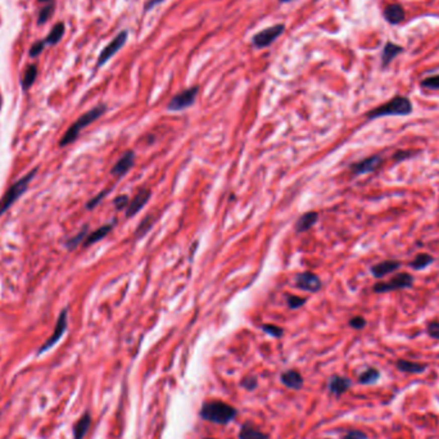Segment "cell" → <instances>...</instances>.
Instances as JSON below:
<instances>
[{
  "mask_svg": "<svg viewBox=\"0 0 439 439\" xmlns=\"http://www.w3.org/2000/svg\"><path fill=\"white\" fill-rule=\"evenodd\" d=\"M349 326L353 327V329H357V330H361L366 326V320L362 316H356V317L349 320Z\"/></svg>",
  "mask_w": 439,
  "mask_h": 439,
  "instance_id": "36",
  "label": "cell"
},
{
  "mask_svg": "<svg viewBox=\"0 0 439 439\" xmlns=\"http://www.w3.org/2000/svg\"><path fill=\"white\" fill-rule=\"evenodd\" d=\"M39 2H41V3H46V2H50V0H39Z\"/></svg>",
  "mask_w": 439,
  "mask_h": 439,
  "instance_id": "44",
  "label": "cell"
},
{
  "mask_svg": "<svg viewBox=\"0 0 439 439\" xmlns=\"http://www.w3.org/2000/svg\"><path fill=\"white\" fill-rule=\"evenodd\" d=\"M86 230L87 229H86V227H85V229H82V231H80V233H78L77 235L69 239L68 243H67V247H68V248H75V247H77V245L81 243V241L85 240V235H86V233H87Z\"/></svg>",
  "mask_w": 439,
  "mask_h": 439,
  "instance_id": "30",
  "label": "cell"
},
{
  "mask_svg": "<svg viewBox=\"0 0 439 439\" xmlns=\"http://www.w3.org/2000/svg\"><path fill=\"white\" fill-rule=\"evenodd\" d=\"M401 267V264L397 261H383L380 264L375 265V266L371 267V274L374 275V278L380 279L383 276L388 275V274L393 273V271L398 270Z\"/></svg>",
  "mask_w": 439,
  "mask_h": 439,
  "instance_id": "16",
  "label": "cell"
},
{
  "mask_svg": "<svg viewBox=\"0 0 439 439\" xmlns=\"http://www.w3.org/2000/svg\"><path fill=\"white\" fill-rule=\"evenodd\" d=\"M150 195H152V192H150L149 189H141L140 192L134 197V199H131V201L129 202V206H127V211H126V217L127 218L134 217V216H135L136 213H138L139 211H140L141 208L148 203Z\"/></svg>",
  "mask_w": 439,
  "mask_h": 439,
  "instance_id": "12",
  "label": "cell"
},
{
  "mask_svg": "<svg viewBox=\"0 0 439 439\" xmlns=\"http://www.w3.org/2000/svg\"><path fill=\"white\" fill-rule=\"evenodd\" d=\"M36 76H38V67L35 66V64H31V66L27 67L26 72H25V75H23L22 78V89H30L32 86L34 81L36 80Z\"/></svg>",
  "mask_w": 439,
  "mask_h": 439,
  "instance_id": "27",
  "label": "cell"
},
{
  "mask_svg": "<svg viewBox=\"0 0 439 439\" xmlns=\"http://www.w3.org/2000/svg\"><path fill=\"white\" fill-rule=\"evenodd\" d=\"M106 111H107V107L102 104V106L95 107V108L90 109L89 112H86L85 115L81 116V117L78 118L76 122H73V124L69 126V129L67 130L66 134L63 135V138L60 139L59 145L66 146V145H68V144L73 143V141L77 139V136H78V134L81 132V130H83L86 126H89L90 124H93L94 121H97L102 115H104V112H106Z\"/></svg>",
  "mask_w": 439,
  "mask_h": 439,
  "instance_id": "3",
  "label": "cell"
},
{
  "mask_svg": "<svg viewBox=\"0 0 439 439\" xmlns=\"http://www.w3.org/2000/svg\"><path fill=\"white\" fill-rule=\"evenodd\" d=\"M285 25L284 23H278L274 26L266 27L262 31L257 32L252 38V46L257 49H264L270 46L280 35L284 32Z\"/></svg>",
  "mask_w": 439,
  "mask_h": 439,
  "instance_id": "5",
  "label": "cell"
},
{
  "mask_svg": "<svg viewBox=\"0 0 439 439\" xmlns=\"http://www.w3.org/2000/svg\"><path fill=\"white\" fill-rule=\"evenodd\" d=\"M429 335L434 339H439V321H431L428 324L426 327Z\"/></svg>",
  "mask_w": 439,
  "mask_h": 439,
  "instance_id": "37",
  "label": "cell"
},
{
  "mask_svg": "<svg viewBox=\"0 0 439 439\" xmlns=\"http://www.w3.org/2000/svg\"><path fill=\"white\" fill-rule=\"evenodd\" d=\"M262 330L265 333L270 334V335L275 336V338H280L283 335V329L275 325H262Z\"/></svg>",
  "mask_w": 439,
  "mask_h": 439,
  "instance_id": "33",
  "label": "cell"
},
{
  "mask_svg": "<svg viewBox=\"0 0 439 439\" xmlns=\"http://www.w3.org/2000/svg\"><path fill=\"white\" fill-rule=\"evenodd\" d=\"M383 163V158L380 155H371L369 158H365L364 161H360L357 163H353L350 169L355 175H364V173H370L376 171Z\"/></svg>",
  "mask_w": 439,
  "mask_h": 439,
  "instance_id": "10",
  "label": "cell"
},
{
  "mask_svg": "<svg viewBox=\"0 0 439 439\" xmlns=\"http://www.w3.org/2000/svg\"><path fill=\"white\" fill-rule=\"evenodd\" d=\"M64 30H66V27H64L63 22L57 23V25L52 29V31L49 32L48 36L43 40L44 43H45V45H55V44L59 43L60 39L63 38Z\"/></svg>",
  "mask_w": 439,
  "mask_h": 439,
  "instance_id": "22",
  "label": "cell"
},
{
  "mask_svg": "<svg viewBox=\"0 0 439 439\" xmlns=\"http://www.w3.org/2000/svg\"><path fill=\"white\" fill-rule=\"evenodd\" d=\"M204 439H216V438H204Z\"/></svg>",
  "mask_w": 439,
  "mask_h": 439,
  "instance_id": "45",
  "label": "cell"
},
{
  "mask_svg": "<svg viewBox=\"0 0 439 439\" xmlns=\"http://www.w3.org/2000/svg\"><path fill=\"white\" fill-rule=\"evenodd\" d=\"M134 162H135V154H134V152H131V150H127V152L124 153V155L116 162V164L112 167V171H111V172H112V175L117 176V178H121V176H124L125 173L131 168Z\"/></svg>",
  "mask_w": 439,
  "mask_h": 439,
  "instance_id": "14",
  "label": "cell"
},
{
  "mask_svg": "<svg viewBox=\"0 0 439 439\" xmlns=\"http://www.w3.org/2000/svg\"><path fill=\"white\" fill-rule=\"evenodd\" d=\"M198 92V86H193L189 87V89H185L184 92L179 93L169 101L167 109L171 111V112H179V111H184V109L189 108L194 104Z\"/></svg>",
  "mask_w": 439,
  "mask_h": 439,
  "instance_id": "6",
  "label": "cell"
},
{
  "mask_svg": "<svg viewBox=\"0 0 439 439\" xmlns=\"http://www.w3.org/2000/svg\"><path fill=\"white\" fill-rule=\"evenodd\" d=\"M163 2H164V0H149V2H148V3H146L145 6H144V11H145V12L150 11V9L154 8L155 6L163 3Z\"/></svg>",
  "mask_w": 439,
  "mask_h": 439,
  "instance_id": "41",
  "label": "cell"
},
{
  "mask_svg": "<svg viewBox=\"0 0 439 439\" xmlns=\"http://www.w3.org/2000/svg\"><path fill=\"white\" fill-rule=\"evenodd\" d=\"M127 38H129V32H127L126 30L121 31L120 34H118L117 36H116V38L113 39V40L111 41V43H109L103 50H102V53L99 54V57H98L97 67L104 66V64H106L107 62L113 57V55L117 54L121 49L124 48L125 44L127 43Z\"/></svg>",
  "mask_w": 439,
  "mask_h": 439,
  "instance_id": "8",
  "label": "cell"
},
{
  "mask_svg": "<svg viewBox=\"0 0 439 439\" xmlns=\"http://www.w3.org/2000/svg\"><path fill=\"white\" fill-rule=\"evenodd\" d=\"M421 86L431 90H439V75L431 76L421 81Z\"/></svg>",
  "mask_w": 439,
  "mask_h": 439,
  "instance_id": "29",
  "label": "cell"
},
{
  "mask_svg": "<svg viewBox=\"0 0 439 439\" xmlns=\"http://www.w3.org/2000/svg\"><path fill=\"white\" fill-rule=\"evenodd\" d=\"M296 284L299 289L307 290V292L316 293L321 289L322 284L321 280L319 279V276H316L312 273H302L299 275H297L296 278Z\"/></svg>",
  "mask_w": 439,
  "mask_h": 439,
  "instance_id": "11",
  "label": "cell"
},
{
  "mask_svg": "<svg viewBox=\"0 0 439 439\" xmlns=\"http://www.w3.org/2000/svg\"><path fill=\"white\" fill-rule=\"evenodd\" d=\"M350 385H352V382H350V379L345 378V376L333 375L329 379V383H327V389H329V392L331 394L339 397L343 393H345L350 388Z\"/></svg>",
  "mask_w": 439,
  "mask_h": 439,
  "instance_id": "13",
  "label": "cell"
},
{
  "mask_svg": "<svg viewBox=\"0 0 439 439\" xmlns=\"http://www.w3.org/2000/svg\"><path fill=\"white\" fill-rule=\"evenodd\" d=\"M380 378V373L378 369L369 368L359 375V383L362 385H373L378 383Z\"/></svg>",
  "mask_w": 439,
  "mask_h": 439,
  "instance_id": "24",
  "label": "cell"
},
{
  "mask_svg": "<svg viewBox=\"0 0 439 439\" xmlns=\"http://www.w3.org/2000/svg\"><path fill=\"white\" fill-rule=\"evenodd\" d=\"M106 194H108V192H107V190H106V192H102L101 194L98 195V197H95V198H93L92 201H90L89 203H87V206H86L87 208H89V210H92V208H94V207L97 206V204L99 203V202H101L102 199L104 198V197H106Z\"/></svg>",
  "mask_w": 439,
  "mask_h": 439,
  "instance_id": "40",
  "label": "cell"
},
{
  "mask_svg": "<svg viewBox=\"0 0 439 439\" xmlns=\"http://www.w3.org/2000/svg\"><path fill=\"white\" fill-rule=\"evenodd\" d=\"M280 380H282L283 384L287 388L293 390H299L303 387V378H302L301 374L297 370H288L284 371L280 376Z\"/></svg>",
  "mask_w": 439,
  "mask_h": 439,
  "instance_id": "15",
  "label": "cell"
},
{
  "mask_svg": "<svg viewBox=\"0 0 439 439\" xmlns=\"http://www.w3.org/2000/svg\"><path fill=\"white\" fill-rule=\"evenodd\" d=\"M412 112V103L406 97H394L392 101L382 104L368 113L369 120L387 117V116H407Z\"/></svg>",
  "mask_w": 439,
  "mask_h": 439,
  "instance_id": "2",
  "label": "cell"
},
{
  "mask_svg": "<svg viewBox=\"0 0 439 439\" xmlns=\"http://www.w3.org/2000/svg\"><path fill=\"white\" fill-rule=\"evenodd\" d=\"M434 258L431 257L430 254H426V253H420V254H417L415 258L411 261L410 266L412 267V269H415V270H424L425 267H428L429 265L433 264Z\"/></svg>",
  "mask_w": 439,
  "mask_h": 439,
  "instance_id": "26",
  "label": "cell"
},
{
  "mask_svg": "<svg viewBox=\"0 0 439 439\" xmlns=\"http://www.w3.org/2000/svg\"><path fill=\"white\" fill-rule=\"evenodd\" d=\"M239 439H269V434L264 433L259 429L254 428L252 424L245 422L241 425L240 431H239Z\"/></svg>",
  "mask_w": 439,
  "mask_h": 439,
  "instance_id": "19",
  "label": "cell"
},
{
  "mask_svg": "<svg viewBox=\"0 0 439 439\" xmlns=\"http://www.w3.org/2000/svg\"><path fill=\"white\" fill-rule=\"evenodd\" d=\"M90 425H92V415L89 412H85L80 419L73 425V439H83L86 433L89 431Z\"/></svg>",
  "mask_w": 439,
  "mask_h": 439,
  "instance_id": "18",
  "label": "cell"
},
{
  "mask_svg": "<svg viewBox=\"0 0 439 439\" xmlns=\"http://www.w3.org/2000/svg\"><path fill=\"white\" fill-rule=\"evenodd\" d=\"M240 385L243 388H245L247 390H254L257 388V385H258V380H257L255 376H247V378H244L241 380Z\"/></svg>",
  "mask_w": 439,
  "mask_h": 439,
  "instance_id": "32",
  "label": "cell"
},
{
  "mask_svg": "<svg viewBox=\"0 0 439 439\" xmlns=\"http://www.w3.org/2000/svg\"><path fill=\"white\" fill-rule=\"evenodd\" d=\"M199 415L206 421L226 425L235 419L238 411L235 407L222 401H207L202 405Z\"/></svg>",
  "mask_w": 439,
  "mask_h": 439,
  "instance_id": "1",
  "label": "cell"
},
{
  "mask_svg": "<svg viewBox=\"0 0 439 439\" xmlns=\"http://www.w3.org/2000/svg\"><path fill=\"white\" fill-rule=\"evenodd\" d=\"M287 302H288V306H289L290 308L296 310V308L302 307V306L306 303V299L301 298V297H297V296H288Z\"/></svg>",
  "mask_w": 439,
  "mask_h": 439,
  "instance_id": "31",
  "label": "cell"
},
{
  "mask_svg": "<svg viewBox=\"0 0 439 439\" xmlns=\"http://www.w3.org/2000/svg\"><path fill=\"white\" fill-rule=\"evenodd\" d=\"M53 13V6H46L45 8H43L39 13V25H44L46 21L49 20V17L52 16Z\"/></svg>",
  "mask_w": 439,
  "mask_h": 439,
  "instance_id": "35",
  "label": "cell"
},
{
  "mask_svg": "<svg viewBox=\"0 0 439 439\" xmlns=\"http://www.w3.org/2000/svg\"><path fill=\"white\" fill-rule=\"evenodd\" d=\"M153 224H154V220H153L150 216L144 218L143 221L140 222V225L138 226V229H136V236H138V238H141V236L145 235V234L149 231L150 227L153 226Z\"/></svg>",
  "mask_w": 439,
  "mask_h": 439,
  "instance_id": "28",
  "label": "cell"
},
{
  "mask_svg": "<svg viewBox=\"0 0 439 439\" xmlns=\"http://www.w3.org/2000/svg\"><path fill=\"white\" fill-rule=\"evenodd\" d=\"M405 9L401 4H390L385 8L384 17L392 25H397V23L402 22L405 20Z\"/></svg>",
  "mask_w": 439,
  "mask_h": 439,
  "instance_id": "17",
  "label": "cell"
},
{
  "mask_svg": "<svg viewBox=\"0 0 439 439\" xmlns=\"http://www.w3.org/2000/svg\"><path fill=\"white\" fill-rule=\"evenodd\" d=\"M280 3H289V2H293V0H279Z\"/></svg>",
  "mask_w": 439,
  "mask_h": 439,
  "instance_id": "43",
  "label": "cell"
},
{
  "mask_svg": "<svg viewBox=\"0 0 439 439\" xmlns=\"http://www.w3.org/2000/svg\"><path fill=\"white\" fill-rule=\"evenodd\" d=\"M317 220H319V213L317 212L304 213V215H302L298 218V221L296 222V230L298 233L307 231L308 229H311L317 222Z\"/></svg>",
  "mask_w": 439,
  "mask_h": 439,
  "instance_id": "20",
  "label": "cell"
},
{
  "mask_svg": "<svg viewBox=\"0 0 439 439\" xmlns=\"http://www.w3.org/2000/svg\"><path fill=\"white\" fill-rule=\"evenodd\" d=\"M36 171H38L36 168L32 169L31 172L27 173L25 178L20 179L17 183H15V184L12 185V187L9 188L8 190H7V193L4 194V197L2 198V201H0V216H3L4 213H6V211L9 210V207L15 203V202L17 201L18 198H20L21 195L23 194V193L26 192L27 185L30 184V181L32 180V178L35 176Z\"/></svg>",
  "mask_w": 439,
  "mask_h": 439,
  "instance_id": "4",
  "label": "cell"
},
{
  "mask_svg": "<svg viewBox=\"0 0 439 439\" xmlns=\"http://www.w3.org/2000/svg\"><path fill=\"white\" fill-rule=\"evenodd\" d=\"M396 366L399 371L408 374H421L426 370V365L425 364L407 361V360H399V361L396 362Z\"/></svg>",
  "mask_w": 439,
  "mask_h": 439,
  "instance_id": "21",
  "label": "cell"
},
{
  "mask_svg": "<svg viewBox=\"0 0 439 439\" xmlns=\"http://www.w3.org/2000/svg\"><path fill=\"white\" fill-rule=\"evenodd\" d=\"M410 155H411V152H403V150H401V152H397L396 154L393 155V158L396 159V161H401V157H405L406 159V158H408Z\"/></svg>",
  "mask_w": 439,
  "mask_h": 439,
  "instance_id": "42",
  "label": "cell"
},
{
  "mask_svg": "<svg viewBox=\"0 0 439 439\" xmlns=\"http://www.w3.org/2000/svg\"><path fill=\"white\" fill-rule=\"evenodd\" d=\"M66 330H67V310H63L62 312H60L59 317H58L57 324H55V327H54V331H53L52 335L49 336L48 340H46L45 343L39 348L38 355H43L44 352L50 349L53 345L57 344L58 341L60 340V338L63 336V334L66 333Z\"/></svg>",
  "mask_w": 439,
  "mask_h": 439,
  "instance_id": "9",
  "label": "cell"
},
{
  "mask_svg": "<svg viewBox=\"0 0 439 439\" xmlns=\"http://www.w3.org/2000/svg\"><path fill=\"white\" fill-rule=\"evenodd\" d=\"M413 284V276L410 274L402 273L392 278L387 283H376L374 285V292L375 293H388L398 289H406L411 288Z\"/></svg>",
  "mask_w": 439,
  "mask_h": 439,
  "instance_id": "7",
  "label": "cell"
},
{
  "mask_svg": "<svg viewBox=\"0 0 439 439\" xmlns=\"http://www.w3.org/2000/svg\"><path fill=\"white\" fill-rule=\"evenodd\" d=\"M341 439H368V435L361 430H349Z\"/></svg>",
  "mask_w": 439,
  "mask_h": 439,
  "instance_id": "38",
  "label": "cell"
},
{
  "mask_svg": "<svg viewBox=\"0 0 439 439\" xmlns=\"http://www.w3.org/2000/svg\"><path fill=\"white\" fill-rule=\"evenodd\" d=\"M111 230H112V225H104V226L99 227L98 230H95L94 233L90 234L87 238H85L83 245H85V247H89V245H92V244L102 240L104 236H107L109 233H111Z\"/></svg>",
  "mask_w": 439,
  "mask_h": 439,
  "instance_id": "25",
  "label": "cell"
},
{
  "mask_svg": "<svg viewBox=\"0 0 439 439\" xmlns=\"http://www.w3.org/2000/svg\"><path fill=\"white\" fill-rule=\"evenodd\" d=\"M44 48H45V43H44L43 40L36 41V43H34V44H32L31 49H30V57L36 58V57H38V55H40L41 53H43Z\"/></svg>",
  "mask_w": 439,
  "mask_h": 439,
  "instance_id": "34",
  "label": "cell"
},
{
  "mask_svg": "<svg viewBox=\"0 0 439 439\" xmlns=\"http://www.w3.org/2000/svg\"><path fill=\"white\" fill-rule=\"evenodd\" d=\"M401 52H402L401 46H398L394 43H387V45H385V48L383 49V53H382L383 67L388 66V64L393 60V58L397 57Z\"/></svg>",
  "mask_w": 439,
  "mask_h": 439,
  "instance_id": "23",
  "label": "cell"
},
{
  "mask_svg": "<svg viewBox=\"0 0 439 439\" xmlns=\"http://www.w3.org/2000/svg\"><path fill=\"white\" fill-rule=\"evenodd\" d=\"M129 206V197L127 195H120L115 199V207L117 210H124L125 207Z\"/></svg>",
  "mask_w": 439,
  "mask_h": 439,
  "instance_id": "39",
  "label": "cell"
}]
</instances>
